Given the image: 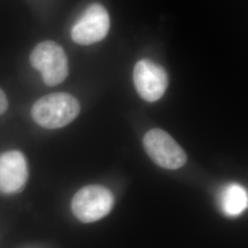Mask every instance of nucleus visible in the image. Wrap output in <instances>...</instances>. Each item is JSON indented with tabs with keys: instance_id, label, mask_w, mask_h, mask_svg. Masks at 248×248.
<instances>
[{
	"instance_id": "obj_7",
	"label": "nucleus",
	"mask_w": 248,
	"mask_h": 248,
	"mask_svg": "<svg viewBox=\"0 0 248 248\" xmlns=\"http://www.w3.org/2000/svg\"><path fill=\"white\" fill-rule=\"evenodd\" d=\"M29 169L25 155L18 150L0 154V192L6 195L19 193L25 187Z\"/></svg>"
},
{
	"instance_id": "obj_8",
	"label": "nucleus",
	"mask_w": 248,
	"mask_h": 248,
	"mask_svg": "<svg viewBox=\"0 0 248 248\" xmlns=\"http://www.w3.org/2000/svg\"><path fill=\"white\" fill-rule=\"evenodd\" d=\"M220 202L223 213L229 216H236L248 207V193L238 184H230L223 188Z\"/></svg>"
},
{
	"instance_id": "obj_2",
	"label": "nucleus",
	"mask_w": 248,
	"mask_h": 248,
	"mask_svg": "<svg viewBox=\"0 0 248 248\" xmlns=\"http://www.w3.org/2000/svg\"><path fill=\"white\" fill-rule=\"evenodd\" d=\"M32 67L41 72L43 79L49 87L63 82L68 76V60L61 45L53 41H45L36 45L31 53Z\"/></svg>"
},
{
	"instance_id": "obj_5",
	"label": "nucleus",
	"mask_w": 248,
	"mask_h": 248,
	"mask_svg": "<svg viewBox=\"0 0 248 248\" xmlns=\"http://www.w3.org/2000/svg\"><path fill=\"white\" fill-rule=\"evenodd\" d=\"M109 26L110 19L107 9L99 3H93L75 23L72 39L78 45H94L106 37Z\"/></svg>"
},
{
	"instance_id": "obj_4",
	"label": "nucleus",
	"mask_w": 248,
	"mask_h": 248,
	"mask_svg": "<svg viewBox=\"0 0 248 248\" xmlns=\"http://www.w3.org/2000/svg\"><path fill=\"white\" fill-rule=\"evenodd\" d=\"M142 142L151 159L163 169L176 170L186 164L185 151L169 133L161 129L147 132Z\"/></svg>"
},
{
	"instance_id": "obj_1",
	"label": "nucleus",
	"mask_w": 248,
	"mask_h": 248,
	"mask_svg": "<svg viewBox=\"0 0 248 248\" xmlns=\"http://www.w3.org/2000/svg\"><path fill=\"white\" fill-rule=\"evenodd\" d=\"M79 101L68 93H53L38 99L31 108V117L45 129H59L78 116Z\"/></svg>"
},
{
	"instance_id": "obj_6",
	"label": "nucleus",
	"mask_w": 248,
	"mask_h": 248,
	"mask_svg": "<svg viewBox=\"0 0 248 248\" xmlns=\"http://www.w3.org/2000/svg\"><path fill=\"white\" fill-rule=\"evenodd\" d=\"M133 82L142 99L155 102L163 97L168 89L169 76L158 63L142 59L134 66Z\"/></svg>"
},
{
	"instance_id": "obj_9",
	"label": "nucleus",
	"mask_w": 248,
	"mask_h": 248,
	"mask_svg": "<svg viewBox=\"0 0 248 248\" xmlns=\"http://www.w3.org/2000/svg\"><path fill=\"white\" fill-rule=\"evenodd\" d=\"M9 108V101L4 91L0 89V116L3 115Z\"/></svg>"
},
{
	"instance_id": "obj_3",
	"label": "nucleus",
	"mask_w": 248,
	"mask_h": 248,
	"mask_svg": "<svg viewBox=\"0 0 248 248\" xmlns=\"http://www.w3.org/2000/svg\"><path fill=\"white\" fill-rule=\"evenodd\" d=\"M114 197L107 187L89 185L79 189L72 200V211L80 222L89 223L104 218L112 210Z\"/></svg>"
}]
</instances>
